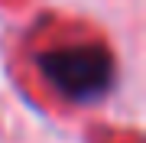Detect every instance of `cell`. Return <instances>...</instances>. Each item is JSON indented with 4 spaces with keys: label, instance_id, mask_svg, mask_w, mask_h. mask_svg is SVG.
Instances as JSON below:
<instances>
[{
    "label": "cell",
    "instance_id": "cell-1",
    "mask_svg": "<svg viewBox=\"0 0 146 143\" xmlns=\"http://www.w3.org/2000/svg\"><path fill=\"white\" fill-rule=\"evenodd\" d=\"M36 65L42 78L75 104H91V101L104 98L114 85V59L98 43L49 49L36 59Z\"/></svg>",
    "mask_w": 146,
    "mask_h": 143
}]
</instances>
